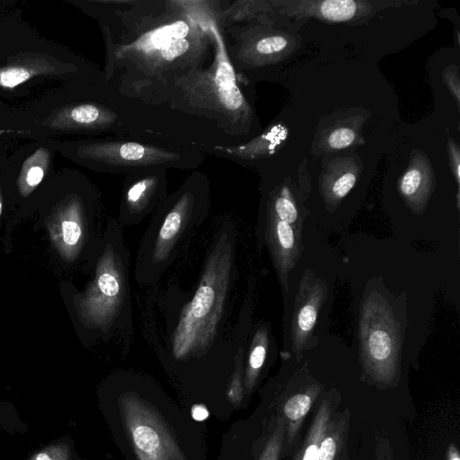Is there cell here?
Here are the masks:
<instances>
[{
	"label": "cell",
	"instance_id": "obj_1",
	"mask_svg": "<svg viewBox=\"0 0 460 460\" xmlns=\"http://www.w3.org/2000/svg\"><path fill=\"white\" fill-rule=\"evenodd\" d=\"M360 356L376 383L393 384L399 376L400 335L393 311L383 297L366 300L360 318Z\"/></svg>",
	"mask_w": 460,
	"mask_h": 460
},
{
	"label": "cell",
	"instance_id": "obj_2",
	"mask_svg": "<svg viewBox=\"0 0 460 460\" xmlns=\"http://www.w3.org/2000/svg\"><path fill=\"white\" fill-rule=\"evenodd\" d=\"M123 421L138 460H184L158 413L134 394L119 398Z\"/></svg>",
	"mask_w": 460,
	"mask_h": 460
},
{
	"label": "cell",
	"instance_id": "obj_3",
	"mask_svg": "<svg viewBox=\"0 0 460 460\" xmlns=\"http://www.w3.org/2000/svg\"><path fill=\"white\" fill-rule=\"evenodd\" d=\"M327 293L326 284L312 270L307 269L299 281L289 319L288 341L296 360L311 348Z\"/></svg>",
	"mask_w": 460,
	"mask_h": 460
},
{
	"label": "cell",
	"instance_id": "obj_4",
	"mask_svg": "<svg viewBox=\"0 0 460 460\" xmlns=\"http://www.w3.org/2000/svg\"><path fill=\"white\" fill-rule=\"evenodd\" d=\"M280 13L295 18L313 17L329 22H358L387 6L409 2H374L366 0H295L277 2Z\"/></svg>",
	"mask_w": 460,
	"mask_h": 460
},
{
	"label": "cell",
	"instance_id": "obj_5",
	"mask_svg": "<svg viewBox=\"0 0 460 460\" xmlns=\"http://www.w3.org/2000/svg\"><path fill=\"white\" fill-rule=\"evenodd\" d=\"M78 155L115 167L140 168L175 161L177 155L136 142H103L84 145Z\"/></svg>",
	"mask_w": 460,
	"mask_h": 460
},
{
	"label": "cell",
	"instance_id": "obj_6",
	"mask_svg": "<svg viewBox=\"0 0 460 460\" xmlns=\"http://www.w3.org/2000/svg\"><path fill=\"white\" fill-rule=\"evenodd\" d=\"M268 238L282 289L287 292L289 274L297 264L303 251L302 229L268 212Z\"/></svg>",
	"mask_w": 460,
	"mask_h": 460
},
{
	"label": "cell",
	"instance_id": "obj_7",
	"mask_svg": "<svg viewBox=\"0 0 460 460\" xmlns=\"http://www.w3.org/2000/svg\"><path fill=\"white\" fill-rule=\"evenodd\" d=\"M434 188L431 164L425 155L413 152L406 171L398 181L399 192L406 205L415 214H421Z\"/></svg>",
	"mask_w": 460,
	"mask_h": 460
},
{
	"label": "cell",
	"instance_id": "obj_8",
	"mask_svg": "<svg viewBox=\"0 0 460 460\" xmlns=\"http://www.w3.org/2000/svg\"><path fill=\"white\" fill-rule=\"evenodd\" d=\"M359 165L350 157L332 160L320 180V190L326 208L333 211L355 186Z\"/></svg>",
	"mask_w": 460,
	"mask_h": 460
},
{
	"label": "cell",
	"instance_id": "obj_9",
	"mask_svg": "<svg viewBox=\"0 0 460 460\" xmlns=\"http://www.w3.org/2000/svg\"><path fill=\"white\" fill-rule=\"evenodd\" d=\"M296 39L282 31L265 32L253 38L248 43L246 59L255 65H265L277 62L296 48Z\"/></svg>",
	"mask_w": 460,
	"mask_h": 460
},
{
	"label": "cell",
	"instance_id": "obj_10",
	"mask_svg": "<svg viewBox=\"0 0 460 460\" xmlns=\"http://www.w3.org/2000/svg\"><path fill=\"white\" fill-rule=\"evenodd\" d=\"M79 219L75 202L61 207L52 217L49 226L50 238L62 254H71L81 240L83 231Z\"/></svg>",
	"mask_w": 460,
	"mask_h": 460
},
{
	"label": "cell",
	"instance_id": "obj_11",
	"mask_svg": "<svg viewBox=\"0 0 460 460\" xmlns=\"http://www.w3.org/2000/svg\"><path fill=\"white\" fill-rule=\"evenodd\" d=\"M110 115L94 104L84 103L65 108L53 115L48 125L52 128H96L109 121Z\"/></svg>",
	"mask_w": 460,
	"mask_h": 460
},
{
	"label": "cell",
	"instance_id": "obj_12",
	"mask_svg": "<svg viewBox=\"0 0 460 460\" xmlns=\"http://www.w3.org/2000/svg\"><path fill=\"white\" fill-rule=\"evenodd\" d=\"M321 386L318 384H311L305 388L293 394L283 405V415L286 426L287 441L292 447L301 424L310 411L313 403L318 397Z\"/></svg>",
	"mask_w": 460,
	"mask_h": 460
},
{
	"label": "cell",
	"instance_id": "obj_13",
	"mask_svg": "<svg viewBox=\"0 0 460 460\" xmlns=\"http://www.w3.org/2000/svg\"><path fill=\"white\" fill-rule=\"evenodd\" d=\"M56 73L57 64L49 57L19 58L0 68V86L13 88L33 76Z\"/></svg>",
	"mask_w": 460,
	"mask_h": 460
},
{
	"label": "cell",
	"instance_id": "obj_14",
	"mask_svg": "<svg viewBox=\"0 0 460 460\" xmlns=\"http://www.w3.org/2000/svg\"><path fill=\"white\" fill-rule=\"evenodd\" d=\"M269 212L279 219L302 230L307 215L302 195L292 187V184L288 182L273 194L269 203Z\"/></svg>",
	"mask_w": 460,
	"mask_h": 460
},
{
	"label": "cell",
	"instance_id": "obj_15",
	"mask_svg": "<svg viewBox=\"0 0 460 460\" xmlns=\"http://www.w3.org/2000/svg\"><path fill=\"white\" fill-rule=\"evenodd\" d=\"M333 416L331 400H323L294 460H319L321 440Z\"/></svg>",
	"mask_w": 460,
	"mask_h": 460
},
{
	"label": "cell",
	"instance_id": "obj_16",
	"mask_svg": "<svg viewBox=\"0 0 460 460\" xmlns=\"http://www.w3.org/2000/svg\"><path fill=\"white\" fill-rule=\"evenodd\" d=\"M363 120L359 117L349 118L338 122L322 137L321 145L325 151H334L347 148L358 144L361 137L359 129Z\"/></svg>",
	"mask_w": 460,
	"mask_h": 460
},
{
	"label": "cell",
	"instance_id": "obj_17",
	"mask_svg": "<svg viewBox=\"0 0 460 460\" xmlns=\"http://www.w3.org/2000/svg\"><path fill=\"white\" fill-rule=\"evenodd\" d=\"M49 159L48 150L40 148L25 161L18 179L21 193L27 195L39 185L45 175Z\"/></svg>",
	"mask_w": 460,
	"mask_h": 460
},
{
	"label": "cell",
	"instance_id": "obj_18",
	"mask_svg": "<svg viewBox=\"0 0 460 460\" xmlns=\"http://www.w3.org/2000/svg\"><path fill=\"white\" fill-rule=\"evenodd\" d=\"M348 417H332L320 444L319 460H338L344 443Z\"/></svg>",
	"mask_w": 460,
	"mask_h": 460
},
{
	"label": "cell",
	"instance_id": "obj_19",
	"mask_svg": "<svg viewBox=\"0 0 460 460\" xmlns=\"http://www.w3.org/2000/svg\"><path fill=\"white\" fill-rule=\"evenodd\" d=\"M288 137V128L283 124H276L252 141L250 152L253 156L273 155L280 148Z\"/></svg>",
	"mask_w": 460,
	"mask_h": 460
},
{
	"label": "cell",
	"instance_id": "obj_20",
	"mask_svg": "<svg viewBox=\"0 0 460 460\" xmlns=\"http://www.w3.org/2000/svg\"><path fill=\"white\" fill-rule=\"evenodd\" d=\"M266 341V338L263 337L261 342L257 343L250 353L248 370L245 378L247 392H250L253 388L260 370L264 365L267 355Z\"/></svg>",
	"mask_w": 460,
	"mask_h": 460
},
{
	"label": "cell",
	"instance_id": "obj_21",
	"mask_svg": "<svg viewBox=\"0 0 460 460\" xmlns=\"http://www.w3.org/2000/svg\"><path fill=\"white\" fill-rule=\"evenodd\" d=\"M285 434V420L282 416H279L277 420L276 427L266 442L259 460H279Z\"/></svg>",
	"mask_w": 460,
	"mask_h": 460
},
{
	"label": "cell",
	"instance_id": "obj_22",
	"mask_svg": "<svg viewBox=\"0 0 460 460\" xmlns=\"http://www.w3.org/2000/svg\"><path fill=\"white\" fill-rule=\"evenodd\" d=\"M190 48V41L187 38L175 39L165 45L157 54L159 61L172 63L185 55Z\"/></svg>",
	"mask_w": 460,
	"mask_h": 460
},
{
	"label": "cell",
	"instance_id": "obj_23",
	"mask_svg": "<svg viewBox=\"0 0 460 460\" xmlns=\"http://www.w3.org/2000/svg\"><path fill=\"white\" fill-rule=\"evenodd\" d=\"M214 301L213 289L208 286H201L191 303V315L201 318L207 314Z\"/></svg>",
	"mask_w": 460,
	"mask_h": 460
},
{
	"label": "cell",
	"instance_id": "obj_24",
	"mask_svg": "<svg viewBox=\"0 0 460 460\" xmlns=\"http://www.w3.org/2000/svg\"><path fill=\"white\" fill-rule=\"evenodd\" d=\"M30 460H72L71 447L60 440L34 454Z\"/></svg>",
	"mask_w": 460,
	"mask_h": 460
},
{
	"label": "cell",
	"instance_id": "obj_25",
	"mask_svg": "<svg viewBox=\"0 0 460 460\" xmlns=\"http://www.w3.org/2000/svg\"><path fill=\"white\" fill-rule=\"evenodd\" d=\"M22 426L13 407L5 402H0V428L14 431Z\"/></svg>",
	"mask_w": 460,
	"mask_h": 460
},
{
	"label": "cell",
	"instance_id": "obj_26",
	"mask_svg": "<svg viewBox=\"0 0 460 460\" xmlns=\"http://www.w3.org/2000/svg\"><path fill=\"white\" fill-rule=\"evenodd\" d=\"M442 79L444 84L449 89L454 96L457 106H460V84H459V72L456 66L451 65L447 66L442 73Z\"/></svg>",
	"mask_w": 460,
	"mask_h": 460
},
{
	"label": "cell",
	"instance_id": "obj_27",
	"mask_svg": "<svg viewBox=\"0 0 460 460\" xmlns=\"http://www.w3.org/2000/svg\"><path fill=\"white\" fill-rule=\"evenodd\" d=\"M447 153L452 174L459 189L460 184V150L454 139L447 140Z\"/></svg>",
	"mask_w": 460,
	"mask_h": 460
},
{
	"label": "cell",
	"instance_id": "obj_28",
	"mask_svg": "<svg viewBox=\"0 0 460 460\" xmlns=\"http://www.w3.org/2000/svg\"><path fill=\"white\" fill-rule=\"evenodd\" d=\"M99 290L107 296H113L118 294L119 286L117 279L110 273H102L97 279Z\"/></svg>",
	"mask_w": 460,
	"mask_h": 460
},
{
	"label": "cell",
	"instance_id": "obj_29",
	"mask_svg": "<svg viewBox=\"0 0 460 460\" xmlns=\"http://www.w3.org/2000/svg\"><path fill=\"white\" fill-rule=\"evenodd\" d=\"M181 215L178 212L170 213L161 229L160 235L163 240L172 238L178 231L181 226Z\"/></svg>",
	"mask_w": 460,
	"mask_h": 460
},
{
	"label": "cell",
	"instance_id": "obj_30",
	"mask_svg": "<svg viewBox=\"0 0 460 460\" xmlns=\"http://www.w3.org/2000/svg\"><path fill=\"white\" fill-rule=\"evenodd\" d=\"M447 460H460V454L456 444L451 443L447 450Z\"/></svg>",
	"mask_w": 460,
	"mask_h": 460
},
{
	"label": "cell",
	"instance_id": "obj_31",
	"mask_svg": "<svg viewBox=\"0 0 460 460\" xmlns=\"http://www.w3.org/2000/svg\"><path fill=\"white\" fill-rule=\"evenodd\" d=\"M198 410H195L193 408V411H192V415L195 419L197 420H203L207 417L208 415V412L206 411L205 408L203 407H200V406H197Z\"/></svg>",
	"mask_w": 460,
	"mask_h": 460
},
{
	"label": "cell",
	"instance_id": "obj_32",
	"mask_svg": "<svg viewBox=\"0 0 460 460\" xmlns=\"http://www.w3.org/2000/svg\"><path fill=\"white\" fill-rule=\"evenodd\" d=\"M1 213H2V201H1V194H0V216H1Z\"/></svg>",
	"mask_w": 460,
	"mask_h": 460
}]
</instances>
